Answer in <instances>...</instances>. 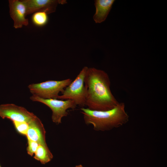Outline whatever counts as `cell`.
<instances>
[{"mask_svg": "<svg viewBox=\"0 0 167 167\" xmlns=\"http://www.w3.org/2000/svg\"><path fill=\"white\" fill-rule=\"evenodd\" d=\"M84 83L86 92L85 105L88 109L107 111L119 104L111 92L110 79L104 71L88 67Z\"/></svg>", "mask_w": 167, "mask_h": 167, "instance_id": "1", "label": "cell"}, {"mask_svg": "<svg viewBox=\"0 0 167 167\" xmlns=\"http://www.w3.org/2000/svg\"><path fill=\"white\" fill-rule=\"evenodd\" d=\"M80 109L85 124H92L96 131H109L119 127L126 123L129 119L123 102L107 111L94 110L83 107Z\"/></svg>", "mask_w": 167, "mask_h": 167, "instance_id": "2", "label": "cell"}, {"mask_svg": "<svg viewBox=\"0 0 167 167\" xmlns=\"http://www.w3.org/2000/svg\"><path fill=\"white\" fill-rule=\"evenodd\" d=\"M88 67L84 66L75 79L64 89L58 99L70 100L76 105L83 107L86 106V90L84 80Z\"/></svg>", "mask_w": 167, "mask_h": 167, "instance_id": "3", "label": "cell"}, {"mask_svg": "<svg viewBox=\"0 0 167 167\" xmlns=\"http://www.w3.org/2000/svg\"><path fill=\"white\" fill-rule=\"evenodd\" d=\"M67 79L59 81L48 80L44 82L32 84L28 86L30 92L40 98L45 99H58V94L72 82Z\"/></svg>", "mask_w": 167, "mask_h": 167, "instance_id": "4", "label": "cell"}, {"mask_svg": "<svg viewBox=\"0 0 167 167\" xmlns=\"http://www.w3.org/2000/svg\"><path fill=\"white\" fill-rule=\"evenodd\" d=\"M30 99L33 101L43 103L49 107L52 111V119L57 124L62 123V119L68 114L67 110L74 109L76 107L74 101L71 100H58L57 99H45L32 95Z\"/></svg>", "mask_w": 167, "mask_h": 167, "instance_id": "5", "label": "cell"}, {"mask_svg": "<svg viewBox=\"0 0 167 167\" xmlns=\"http://www.w3.org/2000/svg\"><path fill=\"white\" fill-rule=\"evenodd\" d=\"M0 116L2 118L14 121L24 122L28 123L36 116L24 108L13 104L0 105Z\"/></svg>", "mask_w": 167, "mask_h": 167, "instance_id": "6", "label": "cell"}, {"mask_svg": "<svg viewBox=\"0 0 167 167\" xmlns=\"http://www.w3.org/2000/svg\"><path fill=\"white\" fill-rule=\"evenodd\" d=\"M26 7V15L37 11H43L47 14L56 11L58 3H66L65 0H23Z\"/></svg>", "mask_w": 167, "mask_h": 167, "instance_id": "7", "label": "cell"}, {"mask_svg": "<svg viewBox=\"0 0 167 167\" xmlns=\"http://www.w3.org/2000/svg\"><path fill=\"white\" fill-rule=\"evenodd\" d=\"M9 3L10 15L14 21V27L17 29L22 28L23 25L27 26L28 20L25 17L26 7L22 0H9Z\"/></svg>", "mask_w": 167, "mask_h": 167, "instance_id": "8", "label": "cell"}, {"mask_svg": "<svg viewBox=\"0 0 167 167\" xmlns=\"http://www.w3.org/2000/svg\"><path fill=\"white\" fill-rule=\"evenodd\" d=\"M26 135L27 139L37 142L39 144L47 145L45 140V131L40 120L36 116L28 123Z\"/></svg>", "mask_w": 167, "mask_h": 167, "instance_id": "9", "label": "cell"}, {"mask_svg": "<svg viewBox=\"0 0 167 167\" xmlns=\"http://www.w3.org/2000/svg\"><path fill=\"white\" fill-rule=\"evenodd\" d=\"M114 1L113 0L95 1L96 10L93 19L96 23H100L105 20Z\"/></svg>", "mask_w": 167, "mask_h": 167, "instance_id": "10", "label": "cell"}, {"mask_svg": "<svg viewBox=\"0 0 167 167\" xmlns=\"http://www.w3.org/2000/svg\"><path fill=\"white\" fill-rule=\"evenodd\" d=\"M34 154V158L43 164L50 161L53 157L47 145L39 144Z\"/></svg>", "mask_w": 167, "mask_h": 167, "instance_id": "11", "label": "cell"}, {"mask_svg": "<svg viewBox=\"0 0 167 167\" xmlns=\"http://www.w3.org/2000/svg\"><path fill=\"white\" fill-rule=\"evenodd\" d=\"M33 23L38 27L45 25L48 21L47 14L43 11H37L34 13L32 17Z\"/></svg>", "mask_w": 167, "mask_h": 167, "instance_id": "12", "label": "cell"}, {"mask_svg": "<svg viewBox=\"0 0 167 167\" xmlns=\"http://www.w3.org/2000/svg\"><path fill=\"white\" fill-rule=\"evenodd\" d=\"M13 124L18 132L26 135L28 128V124L24 122L12 121Z\"/></svg>", "mask_w": 167, "mask_h": 167, "instance_id": "13", "label": "cell"}, {"mask_svg": "<svg viewBox=\"0 0 167 167\" xmlns=\"http://www.w3.org/2000/svg\"><path fill=\"white\" fill-rule=\"evenodd\" d=\"M28 139V146L27 150L28 153L32 156L36 151L39 144L36 142L29 139Z\"/></svg>", "mask_w": 167, "mask_h": 167, "instance_id": "14", "label": "cell"}, {"mask_svg": "<svg viewBox=\"0 0 167 167\" xmlns=\"http://www.w3.org/2000/svg\"><path fill=\"white\" fill-rule=\"evenodd\" d=\"M73 167H84L82 165H75V166Z\"/></svg>", "mask_w": 167, "mask_h": 167, "instance_id": "15", "label": "cell"}, {"mask_svg": "<svg viewBox=\"0 0 167 167\" xmlns=\"http://www.w3.org/2000/svg\"><path fill=\"white\" fill-rule=\"evenodd\" d=\"M0 167H2L0 165Z\"/></svg>", "mask_w": 167, "mask_h": 167, "instance_id": "16", "label": "cell"}]
</instances>
